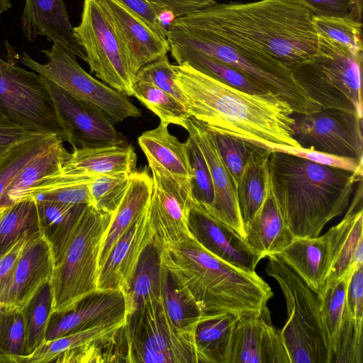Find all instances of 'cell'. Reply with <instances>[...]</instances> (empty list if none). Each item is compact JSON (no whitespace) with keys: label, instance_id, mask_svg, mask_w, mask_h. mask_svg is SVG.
Returning <instances> with one entry per match:
<instances>
[{"label":"cell","instance_id":"1","mask_svg":"<svg viewBox=\"0 0 363 363\" xmlns=\"http://www.w3.org/2000/svg\"><path fill=\"white\" fill-rule=\"evenodd\" d=\"M313 17L297 0H259L216 3L174 21L238 49L274 58L289 68L316 50Z\"/></svg>","mask_w":363,"mask_h":363},{"label":"cell","instance_id":"2","mask_svg":"<svg viewBox=\"0 0 363 363\" xmlns=\"http://www.w3.org/2000/svg\"><path fill=\"white\" fill-rule=\"evenodd\" d=\"M174 80L194 119L213 132L225 133L266 149L301 147L295 138L294 113L271 94H250L190 66L173 65Z\"/></svg>","mask_w":363,"mask_h":363},{"label":"cell","instance_id":"3","mask_svg":"<svg viewBox=\"0 0 363 363\" xmlns=\"http://www.w3.org/2000/svg\"><path fill=\"white\" fill-rule=\"evenodd\" d=\"M267 184L295 238H314L344 213L362 175L277 151L266 162Z\"/></svg>","mask_w":363,"mask_h":363},{"label":"cell","instance_id":"4","mask_svg":"<svg viewBox=\"0 0 363 363\" xmlns=\"http://www.w3.org/2000/svg\"><path fill=\"white\" fill-rule=\"evenodd\" d=\"M162 266L203 314L259 313L273 296L256 272L242 271L216 257L189 235L160 252Z\"/></svg>","mask_w":363,"mask_h":363},{"label":"cell","instance_id":"5","mask_svg":"<svg viewBox=\"0 0 363 363\" xmlns=\"http://www.w3.org/2000/svg\"><path fill=\"white\" fill-rule=\"evenodd\" d=\"M318 37L315 52L289 67L293 77L321 108L354 112L362 119L363 51Z\"/></svg>","mask_w":363,"mask_h":363},{"label":"cell","instance_id":"6","mask_svg":"<svg viewBox=\"0 0 363 363\" xmlns=\"http://www.w3.org/2000/svg\"><path fill=\"white\" fill-rule=\"evenodd\" d=\"M167 38L169 45L190 48L236 69L286 101L294 113L303 116L321 110L294 79L290 69L274 58L238 49L175 21L168 27Z\"/></svg>","mask_w":363,"mask_h":363},{"label":"cell","instance_id":"7","mask_svg":"<svg viewBox=\"0 0 363 363\" xmlns=\"http://www.w3.org/2000/svg\"><path fill=\"white\" fill-rule=\"evenodd\" d=\"M114 213L99 211L91 204L84 208L60 262L53 267L52 313L69 309L98 289L101 250Z\"/></svg>","mask_w":363,"mask_h":363},{"label":"cell","instance_id":"8","mask_svg":"<svg viewBox=\"0 0 363 363\" xmlns=\"http://www.w3.org/2000/svg\"><path fill=\"white\" fill-rule=\"evenodd\" d=\"M267 257L266 272L279 285L286 304L287 319L280 330L290 363H331L318 294L277 254Z\"/></svg>","mask_w":363,"mask_h":363},{"label":"cell","instance_id":"9","mask_svg":"<svg viewBox=\"0 0 363 363\" xmlns=\"http://www.w3.org/2000/svg\"><path fill=\"white\" fill-rule=\"evenodd\" d=\"M126 362L205 363L195 331L177 328L160 298L145 301L127 316Z\"/></svg>","mask_w":363,"mask_h":363},{"label":"cell","instance_id":"10","mask_svg":"<svg viewBox=\"0 0 363 363\" xmlns=\"http://www.w3.org/2000/svg\"><path fill=\"white\" fill-rule=\"evenodd\" d=\"M41 52L47 59L45 64L35 61L26 52L20 56V61L73 97L99 108L113 123L141 116L127 96L91 77L71 52L55 43Z\"/></svg>","mask_w":363,"mask_h":363},{"label":"cell","instance_id":"11","mask_svg":"<svg viewBox=\"0 0 363 363\" xmlns=\"http://www.w3.org/2000/svg\"><path fill=\"white\" fill-rule=\"evenodd\" d=\"M76 39L84 49L91 72L121 94L131 96L135 76L128 55L108 15L97 0H84Z\"/></svg>","mask_w":363,"mask_h":363},{"label":"cell","instance_id":"12","mask_svg":"<svg viewBox=\"0 0 363 363\" xmlns=\"http://www.w3.org/2000/svg\"><path fill=\"white\" fill-rule=\"evenodd\" d=\"M0 110L21 123L66 141L43 78L13 60L1 57Z\"/></svg>","mask_w":363,"mask_h":363},{"label":"cell","instance_id":"13","mask_svg":"<svg viewBox=\"0 0 363 363\" xmlns=\"http://www.w3.org/2000/svg\"><path fill=\"white\" fill-rule=\"evenodd\" d=\"M126 322L127 318L45 341L16 363L125 362Z\"/></svg>","mask_w":363,"mask_h":363},{"label":"cell","instance_id":"14","mask_svg":"<svg viewBox=\"0 0 363 363\" xmlns=\"http://www.w3.org/2000/svg\"><path fill=\"white\" fill-rule=\"evenodd\" d=\"M301 116L294 126L301 147L363 159L362 119L356 113L321 108Z\"/></svg>","mask_w":363,"mask_h":363},{"label":"cell","instance_id":"15","mask_svg":"<svg viewBox=\"0 0 363 363\" xmlns=\"http://www.w3.org/2000/svg\"><path fill=\"white\" fill-rule=\"evenodd\" d=\"M58 122L72 148L123 145L113 121L99 108L81 101L43 78Z\"/></svg>","mask_w":363,"mask_h":363},{"label":"cell","instance_id":"16","mask_svg":"<svg viewBox=\"0 0 363 363\" xmlns=\"http://www.w3.org/2000/svg\"><path fill=\"white\" fill-rule=\"evenodd\" d=\"M152 191L147 205L153 243L160 253L191 235L188 217L193 194L168 175L151 170Z\"/></svg>","mask_w":363,"mask_h":363},{"label":"cell","instance_id":"17","mask_svg":"<svg viewBox=\"0 0 363 363\" xmlns=\"http://www.w3.org/2000/svg\"><path fill=\"white\" fill-rule=\"evenodd\" d=\"M228 363H290L281 330L272 325L267 306L259 313L239 315Z\"/></svg>","mask_w":363,"mask_h":363},{"label":"cell","instance_id":"18","mask_svg":"<svg viewBox=\"0 0 363 363\" xmlns=\"http://www.w3.org/2000/svg\"><path fill=\"white\" fill-rule=\"evenodd\" d=\"M125 294L121 290L97 289L69 309L50 315L45 341L127 318Z\"/></svg>","mask_w":363,"mask_h":363},{"label":"cell","instance_id":"19","mask_svg":"<svg viewBox=\"0 0 363 363\" xmlns=\"http://www.w3.org/2000/svg\"><path fill=\"white\" fill-rule=\"evenodd\" d=\"M188 225L191 235L208 252L242 271L255 272L262 256L230 227L196 205L189 211Z\"/></svg>","mask_w":363,"mask_h":363},{"label":"cell","instance_id":"20","mask_svg":"<svg viewBox=\"0 0 363 363\" xmlns=\"http://www.w3.org/2000/svg\"><path fill=\"white\" fill-rule=\"evenodd\" d=\"M108 15L128 55L135 76L145 65L167 55V38L157 34L118 0H97Z\"/></svg>","mask_w":363,"mask_h":363},{"label":"cell","instance_id":"21","mask_svg":"<svg viewBox=\"0 0 363 363\" xmlns=\"http://www.w3.org/2000/svg\"><path fill=\"white\" fill-rule=\"evenodd\" d=\"M187 127L195 133L211 172L215 199L209 216L228 225L245 238L236 186L223 161L213 132L203 123L191 117L188 121Z\"/></svg>","mask_w":363,"mask_h":363},{"label":"cell","instance_id":"22","mask_svg":"<svg viewBox=\"0 0 363 363\" xmlns=\"http://www.w3.org/2000/svg\"><path fill=\"white\" fill-rule=\"evenodd\" d=\"M152 242L153 234L147 206L117 242L101 267L98 289L121 290L125 294L129 288L141 255Z\"/></svg>","mask_w":363,"mask_h":363},{"label":"cell","instance_id":"23","mask_svg":"<svg viewBox=\"0 0 363 363\" xmlns=\"http://www.w3.org/2000/svg\"><path fill=\"white\" fill-rule=\"evenodd\" d=\"M21 28L29 42L34 41L38 35L45 36L48 41L86 61L62 0H26Z\"/></svg>","mask_w":363,"mask_h":363},{"label":"cell","instance_id":"24","mask_svg":"<svg viewBox=\"0 0 363 363\" xmlns=\"http://www.w3.org/2000/svg\"><path fill=\"white\" fill-rule=\"evenodd\" d=\"M53 267L48 242L42 236L28 240L0 298V306L22 309L38 288L51 279Z\"/></svg>","mask_w":363,"mask_h":363},{"label":"cell","instance_id":"25","mask_svg":"<svg viewBox=\"0 0 363 363\" xmlns=\"http://www.w3.org/2000/svg\"><path fill=\"white\" fill-rule=\"evenodd\" d=\"M168 126L161 123L143 132L138 143L149 167L169 176L192 192L193 174L186 143L172 135Z\"/></svg>","mask_w":363,"mask_h":363},{"label":"cell","instance_id":"26","mask_svg":"<svg viewBox=\"0 0 363 363\" xmlns=\"http://www.w3.org/2000/svg\"><path fill=\"white\" fill-rule=\"evenodd\" d=\"M345 216L332 227V262L325 283L335 281L363 264V211H354L362 198V182Z\"/></svg>","mask_w":363,"mask_h":363},{"label":"cell","instance_id":"27","mask_svg":"<svg viewBox=\"0 0 363 363\" xmlns=\"http://www.w3.org/2000/svg\"><path fill=\"white\" fill-rule=\"evenodd\" d=\"M277 255L319 295L332 262L331 232L314 238H294Z\"/></svg>","mask_w":363,"mask_h":363},{"label":"cell","instance_id":"28","mask_svg":"<svg viewBox=\"0 0 363 363\" xmlns=\"http://www.w3.org/2000/svg\"><path fill=\"white\" fill-rule=\"evenodd\" d=\"M136 153L131 145H108L73 148L58 174L96 177L120 173L132 174Z\"/></svg>","mask_w":363,"mask_h":363},{"label":"cell","instance_id":"29","mask_svg":"<svg viewBox=\"0 0 363 363\" xmlns=\"http://www.w3.org/2000/svg\"><path fill=\"white\" fill-rule=\"evenodd\" d=\"M245 239L262 258L279 254L295 238L285 224L267 184L264 201L245 228Z\"/></svg>","mask_w":363,"mask_h":363},{"label":"cell","instance_id":"30","mask_svg":"<svg viewBox=\"0 0 363 363\" xmlns=\"http://www.w3.org/2000/svg\"><path fill=\"white\" fill-rule=\"evenodd\" d=\"M63 142L57 138L21 169L0 197V213L29 196L45 179L60 170L69 155Z\"/></svg>","mask_w":363,"mask_h":363},{"label":"cell","instance_id":"31","mask_svg":"<svg viewBox=\"0 0 363 363\" xmlns=\"http://www.w3.org/2000/svg\"><path fill=\"white\" fill-rule=\"evenodd\" d=\"M152 184V177L147 169L132 173L127 191L114 213L104 240L99 257V270L119 239L147 207Z\"/></svg>","mask_w":363,"mask_h":363},{"label":"cell","instance_id":"32","mask_svg":"<svg viewBox=\"0 0 363 363\" xmlns=\"http://www.w3.org/2000/svg\"><path fill=\"white\" fill-rule=\"evenodd\" d=\"M35 201L42 237L50 247L55 266L60 262L79 216L86 205Z\"/></svg>","mask_w":363,"mask_h":363},{"label":"cell","instance_id":"33","mask_svg":"<svg viewBox=\"0 0 363 363\" xmlns=\"http://www.w3.org/2000/svg\"><path fill=\"white\" fill-rule=\"evenodd\" d=\"M238 317L233 313L201 317L196 325L195 340L205 363H228L232 331Z\"/></svg>","mask_w":363,"mask_h":363},{"label":"cell","instance_id":"34","mask_svg":"<svg viewBox=\"0 0 363 363\" xmlns=\"http://www.w3.org/2000/svg\"><path fill=\"white\" fill-rule=\"evenodd\" d=\"M269 150L261 147L250 158L236 186L238 206L245 228L262 206L267 191L266 162Z\"/></svg>","mask_w":363,"mask_h":363},{"label":"cell","instance_id":"35","mask_svg":"<svg viewBox=\"0 0 363 363\" xmlns=\"http://www.w3.org/2000/svg\"><path fill=\"white\" fill-rule=\"evenodd\" d=\"M160 253L153 242L143 251L128 291L125 293L128 315L145 301L160 298Z\"/></svg>","mask_w":363,"mask_h":363},{"label":"cell","instance_id":"36","mask_svg":"<svg viewBox=\"0 0 363 363\" xmlns=\"http://www.w3.org/2000/svg\"><path fill=\"white\" fill-rule=\"evenodd\" d=\"M42 236L36 201L28 196L13 204L0 216V258L25 235Z\"/></svg>","mask_w":363,"mask_h":363},{"label":"cell","instance_id":"37","mask_svg":"<svg viewBox=\"0 0 363 363\" xmlns=\"http://www.w3.org/2000/svg\"><path fill=\"white\" fill-rule=\"evenodd\" d=\"M169 46L171 55L177 64L186 62L208 75L250 94L271 93L223 62L190 48L175 45Z\"/></svg>","mask_w":363,"mask_h":363},{"label":"cell","instance_id":"38","mask_svg":"<svg viewBox=\"0 0 363 363\" xmlns=\"http://www.w3.org/2000/svg\"><path fill=\"white\" fill-rule=\"evenodd\" d=\"M53 303L50 279L43 283L22 308L26 326V355L45 341Z\"/></svg>","mask_w":363,"mask_h":363},{"label":"cell","instance_id":"39","mask_svg":"<svg viewBox=\"0 0 363 363\" xmlns=\"http://www.w3.org/2000/svg\"><path fill=\"white\" fill-rule=\"evenodd\" d=\"M133 90V96L153 112L161 124H174L186 128L191 116L186 107L172 95L140 79H135Z\"/></svg>","mask_w":363,"mask_h":363},{"label":"cell","instance_id":"40","mask_svg":"<svg viewBox=\"0 0 363 363\" xmlns=\"http://www.w3.org/2000/svg\"><path fill=\"white\" fill-rule=\"evenodd\" d=\"M160 298L167 315L177 328L195 331L197 323L204 314L178 288L162 266Z\"/></svg>","mask_w":363,"mask_h":363},{"label":"cell","instance_id":"41","mask_svg":"<svg viewBox=\"0 0 363 363\" xmlns=\"http://www.w3.org/2000/svg\"><path fill=\"white\" fill-rule=\"evenodd\" d=\"M26 326L22 309L0 306V362L14 363L26 356Z\"/></svg>","mask_w":363,"mask_h":363},{"label":"cell","instance_id":"42","mask_svg":"<svg viewBox=\"0 0 363 363\" xmlns=\"http://www.w3.org/2000/svg\"><path fill=\"white\" fill-rule=\"evenodd\" d=\"M186 130L189 137L185 143L193 174L192 194L196 205L210 215L215 199L210 169L195 133L189 127Z\"/></svg>","mask_w":363,"mask_h":363},{"label":"cell","instance_id":"43","mask_svg":"<svg viewBox=\"0 0 363 363\" xmlns=\"http://www.w3.org/2000/svg\"><path fill=\"white\" fill-rule=\"evenodd\" d=\"M352 274L345 275L335 281L325 283L321 293L318 295L320 316L330 340L331 355L332 344L338 331L345 308L347 290Z\"/></svg>","mask_w":363,"mask_h":363},{"label":"cell","instance_id":"44","mask_svg":"<svg viewBox=\"0 0 363 363\" xmlns=\"http://www.w3.org/2000/svg\"><path fill=\"white\" fill-rule=\"evenodd\" d=\"M57 138L55 135L48 134L23 142L0 160V197L21 169Z\"/></svg>","mask_w":363,"mask_h":363},{"label":"cell","instance_id":"45","mask_svg":"<svg viewBox=\"0 0 363 363\" xmlns=\"http://www.w3.org/2000/svg\"><path fill=\"white\" fill-rule=\"evenodd\" d=\"M362 362V322L345 306L340 325L332 344L331 363Z\"/></svg>","mask_w":363,"mask_h":363},{"label":"cell","instance_id":"46","mask_svg":"<svg viewBox=\"0 0 363 363\" xmlns=\"http://www.w3.org/2000/svg\"><path fill=\"white\" fill-rule=\"evenodd\" d=\"M132 174L96 177L90 184L91 205L99 211L114 213L128 188Z\"/></svg>","mask_w":363,"mask_h":363},{"label":"cell","instance_id":"47","mask_svg":"<svg viewBox=\"0 0 363 363\" xmlns=\"http://www.w3.org/2000/svg\"><path fill=\"white\" fill-rule=\"evenodd\" d=\"M318 35L347 46L355 52L363 51L362 21L352 17H313Z\"/></svg>","mask_w":363,"mask_h":363},{"label":"cell","instance_id":"48","mask_svg":"<svg viewBox=\"0 0 363 363\" xmlns=\"http://www.w3.org/2000/svg\"><path fill=\"white\" fill-rule=\"evenodd\" d=\"M213 133L223 161L236 186L250 158L263 147L225 133Z\"/></svg>","mask_w":363,"mask_h":363},{"label":"cell","instance_id":"49","mask_svg":"<svg viewBox=\"0 0 363 363\" xmlns=\"http://www.w3.org/2000/svg\"><path fill=\"white\" fill-rule=\"evenodd\" d=\"M174 77L173 65L169 62L167 55H164L141 67L135 75V79L155 84L186 106L185 99L175 82Z\"/></svg>","mask_w":363,"mask_h":363},{"label":"cell","instance_id":"50","mask_svg":"<svg viewBox=\"0 0 363 363\" xmlns=\"http://www.w3.org/2000/svg\"><path fill=\"white\" fill-rule=\"evenodd\" d=\"M269 150L290 154L320 164L352 172L360 175H362L363 173V159L342 157L310 148L294 147L290 146L276 147Z\"/></svg>","mask_w":363,"mask_h":363},{"label":"cell","instance_id":"51","mask_svg":"<svg viewBox=\"0 0 363 363\" xmlns=\"http://www.w3.org/2000/svg\"><path fill=\"white\" fill-rule=\"evenodd\" d=\"M48 134L19 123L0 110V160L16 145Z\"/></svg>","mask_w":363,"mask_h":363},{"label":"cell","instance_id":"52","mask_svg":"<svg viewBox=\"0 0 363 363\" xmlns=\"http://www.w3.org/2000/svg\"><path fill=\"white\" fill-rule=\"evenodd\" d=\"M314 16L352 17L362 21L355 0H297Z\"/></svg>","mask_w":363,"mask_h":363},{"label":"cell","instance_id":"53","mask_svg":"<svg viewBox=\"0 0 363 363\" xmlns=\"http://www.w3.org/2000/svg\"><path fill=\"white\" fill-rule=\"evenodd\" d=\"M345 306L356 320H363V264L353 271L347 286Z\"/></svg>","mask_w":363,"mask_h":363},{"label":"cell","instance_id":"54","mask_svg":"<svg viewBox=\"0 0 363 363\" xmlns=\"http://www.w3.org/2000/svg\"><path fill=\"white\" fill-rule=\"evenodd\" d=\"M118 1L146 22L157 34L167 38V30L159 19V15L162 11L147 0Z\"/></svg>","mask_w":363,"mask_h":363},{"label":"cell","instance_id":"55","mask_svg":"<svg viewBox=\"0 0 363 363\" xmlns=\"http://www.w3.org/2000/svg\"><path fill=\"white\" fill-rule=\"evenodd\" d=\"M39 237L41 236L25 235L6 255L0 258V298L14 272L25 245L30 239Z\"/></svg>","mask_w":363,"mask_h":363},{"label":"cell","instance_id":"56","mask_svg":"<svg viewBox=\"0 0 363 363\" xmlns=\"http://www.w3.org/2000/svg\"><path fill=\"white\" fill-rule=\"evenodd\" d=\"M161 11H171L175 18L196 12L216 4L215 0H147Z\"/></svg>","mask_w":363,"mask_h":363},{"label":"cell","instance_id":"57","mask_svg":"<svg viewBox=\"0 0 363 363\" xmlns=\"http://www.w3.org/2000/svg\"><path fill=\"white\" fill-rule=\"evenodd\" d=\"M11 8L10 0H0V14L9 11Z\"/></svg>","mask_w":363,"mask_h":363},{"label":"cell","instance_id":"58","mask_svg":"<svg viewBox=\"0 0 363 363\" xmlns=\"http://www.w3.org/2000/svg\"><path fill=\"white\" fill-rule=\"evenodd\" d=\"M357 12L359 16L362 17V9H363V0H355Z\"/></svg>","mask_w":363,"mask_h":363},{"label":"cell","instance_id":"59","mask_svg":"<svg viewBox=\"0 0 363 363\" xmlns=\"http://www.w3.org/2000/svg\"><path fill=\"white\" fill-rule=\"evenodd\" d=\"M0 216H1V213H0Z\"/></svg>","mask_w":363,"mask_h":363}]
</instances>
